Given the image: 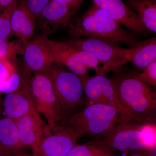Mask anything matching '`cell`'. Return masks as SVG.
Here are the masks:
<instances>
[{"label":"cell","mask_w":156,"mask_h":156,"mask_svg":"<svg viewBox=\"0 0 156 156\" xmlns=\"http://www.w3.org/2000/svg\"><path fill=\"white\" fill-rule=\"evenodd\" d=\"M71 38H92L131 48L137 41L134 33L123 29L105 11L93 3L83 14L68 26Z\"/></svg>","instance_id":"cell-1"},{"label":"cell","mask_w":156,"mask_h":156,"mask_svg":"<svg viewBox=\"0 0 156 156\" xmlns=\"http://www.w3.org/2000/svg\"><path fill=\"white\" fill-rule=\"evenodd\" d=\"M127 122L133 121L116 108L94 103L86 105L81 111L64 118L61 123L71 126L82 134L104 136L118 125Z\"/></svg>","instance_id":"cell-2"},{"label":"cell","mask_w":156,"mask_h":156,"mask_svg":"<svg viewBox=\"0 0 156 156\" xmlns=\"http://www.w3.org/2000/svg\"><path fill=\"white\" fill-rule=\"evenodd\" d=\"M116 92L123 105L143 122L154 114L156 93L148 84L134 76H122L112 79Z\"/></svg>","instance_id":"cell-3"},{"label":"cell","mask_w":156,"mask_h":156,"mask_svg":"<svg viewBox=\"0 0 156 156\" xmlns=\"http://www.w3.org/2000/svg\"><path fill=\"white\" fill-rule=\"evenodd\" d=\"M156 125L127 122L103 136L101 141L121 152L156 147Z\"/></svg>","instance_id":"cell-4"},{"label":"cell","mask_w":156,"mask_h":156,"mask_svg":"<svg viewBox=\"0 0 156 156\" xmlns=\"http://www.w3.org/2000/svg\"><path fill=\"white\" fill-rule=\"evenodd\" d=\"M78 50L92 54L101 63L96 75H105L115 71L129 62V49L119 47L116 44L92 38H71L62 41Z\"/></svg>","instance_id":"cell-5"},{"label":"cell","mask_w":156,"mask_h":156,"mask_svg":"<svg viewBox=\"0 0 156 156\" xmlns=\"http://www.w3.org/2000/svg\"><path fill=\"white\" fill-rule=\"evenodd\" d=\"M27 84L35 108L47 123H58L64 119L52 82L47 74L35 73L27 79Z\"/></svg>","instance_id":"cell-6"},{"label":"cell","mask_w":156,"mask_h":156,"mask_svg":"<svg viewBox=\"0 0 156 156\" xmlns=\"http://www.w3.org/2000/svg\"><path fill=\"white\" fill-rule=\"evenodd\" d=\"M43 72L50 77L62 112H70L83 101V87L80 78L63 66L54 63Z\"/></svg>","instance_id":"cell-7"},{"label":"cell","mask_w":156,"mask_h":156,"mask_svg":"<svg viewBox=\"0 0 156 156\" xmlns=\"http://www.w3.org/2000/svg\"><path fill=\"white\" fill-rule=\"evenodd\" d=\"M83 134L62 123L45 124L44 136L33 156H66Z\"/></svg>","instance_id":"cell-8"},{"label":"cell","mask_w":156,"mask_h":156,"mask_svg":"<svg viewBox=\"0 0 156 156\" xmlns=\"http://www.w3.org/2000/svg\"><path fill=\"white\" fill-rule=\"evenodd\" d=\"M86 95V105L101 103L115 107L133 122L142 123L138 118L128 111L120 101L112 80L105 75H95L87 78L83 82Z\"/></svg>","instance_id":"cell-9"},{"label":"cell","mask_w":156,"mask_h":156,"mask_svg":"<svg viewBox=\"0 0 156 156\" xmlns=\"http://www.w3.org/2000/svg\"><path fill=\"white\" fill-rule=\"evenodd\" d=\"M76 11L61 0H51L37 19L42 34L48 36L69 26Z\"/></svg>","instance_id":"cell-10"},{"label":"cell","mask_w":156,"mask_h":156,"mask_svg":"<svg viewBox=\"0 0 156 156\" xmlns=\"http://www.w3.org/2000/svg\"><path fill=\"white\" fill-rule=\"evenodd\" d=\"M94 4L105 11L120 25L135 34L145 35L147 30L139 16L126 5L122 0H93Z\"/></svg>","instance_id":"cell-11"},{"label":"cell","mask_w":156,"mask_h":156,"mask_svg":"<svg viewBox=\"0 0 156 156\" xmlns=\"http://www.w3.org/2000/svg\"><path fill=\"white\" fill-rule=\"evenodd\" d=\"M48 37L41 34L32 39L26 46L23 55L26 66L30 70L43 72L54 63Z\"/></svg>","instance_id":"cell-12"},{"label":"cell","mask_w":156,"mask_h":156,"mask_svg":"<svg viewBox=\"0 0 156 156\" xmlns=\"http://www.w3.org/2000/svg\"><path fill=\"white\" fill-rule=\"evenodd\" d=\"M14 121L21 146L36 150L44 137L45 125L38 112L35 110Z\"/></svg>","instance_id":"cell-13"},{"label":"cell","mask_w":156,"mask_h":156,"mask_svg":"<svg viewBox=\"0 0 156 156\" xmlns=\"http://www.w3.org/2000/svg\"><path fill=\"white\" fill-rule=\"evenodd\" d=\"M48 42L54 63L66 66L80 78L82 83L89 77L88 71L89 69L80 60L76 49L63 41L50 40L49 37Z\"/></svg>","instance_id":"cell-14"},{"label":"cell","mask_w":156,"mask_h":156,"mask_svg":"<svg viewBox=\"0 0 156 156\" xmlns=\"http://www.w3.org/2000/svg\"><path fill=\"white\" fill-rule=\"evenodd\" d=\"M26 80L22 88L6 94L2 101L5 116L15 120L35 110Z\"/></svg>","instance_id":"cell-15"},{"label":"cell","mask_w":156,"mask_h":156,"mask_svg":"<svg viewBox=\"0 0 156 156\" xmlns=\"http://www.w3.org/2000/svg\"><path fill=\"white\" fill-rule=\"evenodd\" d=\"M36 19L22 4H18L11 19L10 37H16L22 44L23 51L33 39L35 29Z\"/></svg>","instance_id":"cell-16"},{"label":"cell","mask_w":156,"mask_h":156,"mask_svg":"<svg viewBox=\"0 0 156 156\" xmlns=\"http://www.w3.org/2000/svg\"><path fill=\"white\" fill-rule=\"evenodd\" d=\"M14 120L0 119V156H10L23 150Z\"/></svg>","instance_id":"cell-17"},{"label":"cell","mask_w":156,"mask_h":156,"mask_svg":"<svg viewBox=\"0 0 156 156\" xmlns=\"http://www.w3.org/2000/svg\"><path fill=\"white\" fill-rule=\"evenodd\" d=\"M129 62L135 67L144 69L156 59V38L136 42L129 49Z\"/></svg>","instance_id":"cell-18"},{"label":"cell","mask_w":156,"mask_h":156,"mask_svg":"<svg viewBox=\"0 0 156 156\" xmlns=\"http://www.w3.org/2000/svg\"><path fill=\"white\" fill-rule=\"evenodd\" d=\"M125 4L139 16L147 30L156 32V0H126Z\"/></svg>","instance_id":"cell-19"},{"label":"cell","mask_w":156,"mask_h":156,"mask_svg":"<svg viewBox=\"0 0 156 156\" xmlns=\"http://www.w3.org/2000/svg\"><path fill=\"white\" fill-rule=\"evenodd\" d=\"M66 156H120L116 151L100 141L77 144Z\"/></svg>","instance_id":"cell-20"},{"label":"cell","mask_w":156,"mask_h":156,"mask_svg":"<svg viewBox=\"0 0 156 156\" xmlns=\"http://www.w3.org/2000/svg\"><path fill=\"white\" fill-rule=\"evenodd\" d=\"M18 4V0H15L14 2L0 14V42L6 41L10 37L11 17Z\"/></svg>","instance_id":"cell-21"},{"label":"cell","mask_w":156,"mask_h":156,"mask_svg":"<svg viewBox=\"0 0 156 156\" xmlns=\"http://www.w3.org/2000/svg\"><path fill=\"white\" fill-rule=\"evenodd\" d=\"M23 54L22 44L19 40L12 41L6 40L0 42V60H10L17 54Z\"/></svg>","instance_id":"cell-22"},{"label":"cell","mask_w":156,"mask_h":156,"mask_svg":"<svg viewBox=\"0 0 156 156\" xmlns=\"http://www.w3.org/2000/svg\"><path fill=\"white\" fill-rule=\"evenodd\" d=\"M138 80L155 87L156 86V59L144 69L141 73L134 75Z\"/></svg>","instance_id":"cell-23"},{"label":"cell","mask_w":156,"mask_h":156,"mask_svg":"<svg viewBox=\"0 0 156 156\" xmlns=\"http://www.w3.org/2000/svg\"><path fill=\"white\" fill-rule=\"evenodd\" d=\"M21 83L22 79L16 71L8 80L0 83V92L7 94L15 92L21 88Z\"/></svg>","instance_id":"cell-24"},{"label":"cell","mask_w":156,"mask_h":156,"mask_svg":"<svg viewBox=\"0 0 156 156\" xmlns=\"http://www.w3.org/2000/svg\"><path fill=\"white\" fill-rule=\"evenodd\" d=\"M51 0H23L21 4L33 15L36 20L38 19L42 11Z\"/></svg>","instance_id":"cell-25"},{"label":"cell","mask_w":156,"mask_h":156,"mask_svg":"<svg viewBox=\"0 0 156 156\" xmlns=\"http://www.w3.org/2000/svg\"><path fill=\"white\" fill-rule=\"evenodd\" d=\"M16 71L15 66L10 60H0V83L8 80Z\"/></svg>","instance_id":"cell-26"},{"label":"cell","mask_w":156,"mask_h":156,"mask_svg":"<svg viewBox=\"0 0 156 156\" xmlns=\"http://www.w3.org/2000/svg\"><path fill=\"white\" fill-rule=\"evenodd\" d=\"M156 147L146 148L123 153L125 155L122 156H155Z\"/></svg>","instance_id":"cell-27"},{"label":"cell","mask_w":156,"mask_h":156,"mask_svg":"<svg viewBox=\"0 0 156 156\" xmlns=\"http://www.w3.org/2000/svg\"><path fill=\"white\" fill-rule=\"evenodd\" d=\"M68 5L71 9L77 11L84 0H61Z\"/></svg>","instance_id":"cell-28"},{"label":"cell","mask_w":156,"mask_h":156,"mask_svg":"<svg viewBox=\"0 0 156 156\" xmlns=\"http://www.w3.org/2000/svg\"><path fill=\"white\" fill-rule=\"evenodd\" d=\"M15 0H0V13L11 5Z\"/></svg>","instance_id":"cell-29"},{"label":"cell","mask_w":156,"mask_h":156,"mask_svg":"<svg viewBox=\"0 0 156 156\" xmlns=\"http://www.w3.org/2000/svg\"><path fill=\"white\" fill-rule=\"evenodd\" d=\"M10 156H33L32 154H31L25 152L23 151L22 150L18 152L17 153L14 154Z\"/></svg>","instance_id":"cell-30"},{"label":"cell","mask_w":156,"mask_h":156,"mask_svg":"<svg viewBox=\"0 0 156 156\" xmlns=\"http://www.w3.org/2000/svg\"><path fill=\"white\" fill-rule=\"evenodd\" d=\"M3 98H2V93L0 92V104L2 103V101Z\"/></svg>","instance_id":"cell-31"}]
</instances>
